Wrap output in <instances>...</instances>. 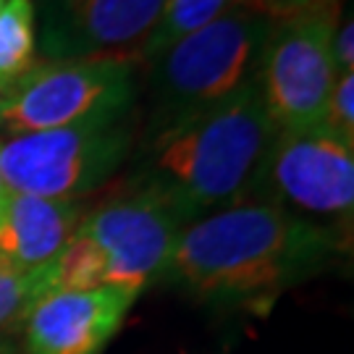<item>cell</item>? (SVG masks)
Wrapping results in <instances>:
<instances>
[{
  "instance_id": "cell-1",
  "label": "cell",
  "mask_w": 354,
  "mask_h": 354,
  "mask_svg": "<svg viewBox=\"0 0 354 354\" xmlns=\"http://www.w3.org/2000/svg\"><path fill=\"white\" fill-rule=\"evenodd\" d=\"M344 247L342 228L266 203H239L181 231L163 279L215 307H270Z\"/></svg>"
},
{
  "instance_id": "cell-2",
  "label": "cell",
  "mask_w": 354,
  "mask_h": 354,
  "mask_svg": "<svg viewBox=\"0 0 354 354\" xmlns=\"http://www.w3.org/2000/svg\"><path fill=\"white\" fill-rule=\"evenodd\" d=\"M276 134L254 76L213 111L145 145L147 155L131 189L155 197L189 226L247 203Z\"/></svg>"
},
{
  "instance_id": "cell-3",
  "label": "cell",
  "mask_w": 354,
  "mask_h": 354,
  "mask_svg": "<svg viewBox=\"0 0 354 354\" xmlns=\"http://www.w3.org/2000/svg\"><path fill=\"white\" fill-rule=\"evenodd\" d=\"M273 21L244 6H231L150 61V113L145 145L189 124L257 76Z\"/></svg>"
},
{
  "instance_id": "cell-4",
  "label": "cell",
  "mask_w": 354,
  "mask_h": 354,
  "mask_svg": "<svg viewBox=\"0 0 354 354\" xmlns=\"http://www.w3.org/2000/svg\"><path fill=\"white\" fill-rule=\"evenodd\" d=\"M131 145V115L19 134L0 140V176L8 192L79 203L124 165Z\"/></svg>"
},
{
  "instance_id": "cell-5",
  "label": "cell",
  "mask_w": 354,
  "mask_h": 354,
  "mask_svg": "<svg viewBox=\"0 0 354 354\" xmlns=\"http://www.w3.org/2000/svg\"><path fill=\"white\" fill-rule=\"evenodd\" d=\"M137 100L134 64L113 58L45 61L8 92L0 131L8 137L129 115Z\"/></svg>"
},
{
  "instance_id": "cell-6",
  "label": "cell",
  "mask_w": 354,
  "mask_h": 354,
  "mask_svg": "<svg viewBox=\"0 0 354 354\" xmlns=\"http://www.w3.org/2000/svg\"><path fill=\"white\" fill-rule=\"evenodd\" d=\"M342 8L273 21L257 66V87L279 131H323L336 66L330 39Z\"/></svg>"
},
{
  "instance_id": "cell-7",
  "label": "cell",
  "mask_w": 354,
  "mask_h": 354,
  "mask_svg": "<svg viewBox=\"0 0 354 354\" xmlns=\"http://www.w3.org/2000/svg\"><path fill=\"white\" fill-rule=\"evenodd\" d=\"M247 203L283 210L333 226L349 223L354 210V147L326 131H279L254 174Z\"/></svg>"
},
{
  "instance_id": "cell-8",
  "label": "cell",
  "mask_w": 354,
  "mask_h": 354,
  "mask_svg": "<svg viewBox=\"0 0 354 354\" xmlns=\"http://www.w3.org/2000/svg\"><path fill=\"white\" fill-rule=\"evenodd\" d=\"M184 228V221L171 207L145 192L129 189L84 213L76 231L100 247L108 286L142 294L152 281L165 276Z\"/></svg>"
},
{
  "instance_id": "cell-9",
  "label": "cell",
  "mask_w": 354,
  "mask_h": 354,
  "mask_svg": "<svg viewBox=\"0 0 354 354\" xmlns=\"http://www.w3.org/2000/svg\"><path fill=\"white\" fill-rule=\"evenodd\" d=\"M165 0H45L39 50L48 61L134 64Z\"/></svg>"
},
{
  "instance_id": "cell-10",
  "label": "cell",
  "mask_w": 354,
  "mask_h": 354,
  "mask_svg": "<svg viewBox=\"0 0 354 354\" xmlns=\"http://www.w3.org/2000/svg\"><path fill=\"white\" fill-rule=\"evenodd\" d=\"M137 297L118 286L42 294L21 323L24 354H100L124 326Z\"/></svg>"
},
{
  "instance_id": "cell-11",
  "label": "cell",
  "mask_w": 354,
  "mask_h": 354,
  "mask_svg": "<svg viewBox=\"0 0 354 354\" xmlns=\"http://www.w3.org/2000/svg\"><path fill=\"white\" fill-rule=\"evenodd\" d=\"M84 207L8 192L0 203V260L19 270L50 266L84 218Z\"/></svg>"
},
{
  "instance_id": "cell-12",
  "label": "cell",
  "mask_w": 354,
  "mask_h": 354,
  "mask_svg": "<svg viewBox=\"0 0 354 354\" xmlns=\"http://www.w3.org/2000/svg\"><path fill=\"white\" fill-rule=\"evenodd\" d=\"M231 6H236V0H165L152 32L137 53V61L142 64L155 61L171 45H176L178 39H184L187 35L215 21Z\"/></svg>"
},
{
  "instance_id": "cell-13",
  "label": "cell",
  "mask_w": 354,
  "mask_h": 354,
  "mask_svg": "<svg viewBox=\"0 0 354 354\" xmlns=\"http://www.w3.org/2000/svg\"><path fill=\"white\" fill-rule=\"evenodd\" d=\"M35 6L32 0H6L0 11V84L13 87L35 68Z\"/></svg>"
},
{
  "instance_id": "cell-14",
  "label": "cell",
  "mask_w": 354,
  "mask_h": 354,
  "mask_svg": "<svg viewBox=\"0 0 354 354\" xmlns=\"http://www.w3.org/2000/svg\"><path fill=\"white\" fill-rule=\"evenodd\" d=\"M53 289H97L105 283V257L95 241L79 234L68 239L58 257L48 266Z\"/></svg>"
},
{
  "instance_id": "cell-15",
  "label": "cell",
  "mask_w": 354,
  "mask_h": 354,
  "mask_svg": "<svg viewBox=\"0 0 354 354\" xmlns=\"http://www.w3.org/2000/svg\"><path fill=\"white\" fill-rule=\"evenodd\" d=\"M48 291V266L39 270H19L0 260V336L11 328H21L32 304Z\"/></svg>"
},
{
  "instance_id": "cell-16",
  "label": "cell",
  "mask_w": 354,
  "mask_h": 354,
  "mask_svg": "<svg viewBox=\"0 0 354 354\" xmlns=\"http://www.w3.org/2000/svg\"><path fill=\"white\" fill-rule=\"evenodd\" d=\"M323 131L354 147V71H344L336 76L326 108Z\"/></svg>"
},
{
  "instance_id": "cell-17",
  "label": "cell",
  "mask_w": 354,
  "mask_h": 354,
  "mask_svg": "<svg viewBox=\"0 0 354 354\" xmlns=\"http://www.w3.org/2000/svg\"><path fill=\"white\" fill-rule=\"evenodd\" d=\"M236 6H244L270 21H283V19H294L304 13L342 8V0H236Z\"/></svg>"
},
{
  "instance_id": "cell-18",
  "label": "cell",
  "mask_w": 354,
  "mask_h": 354,
  "mask_svg": "<svg viewBox=\"0 0 354 354\" xmlns=\"http://www.w3.org/2000/svg\"><path fill=\"white\" fill-rule=\"evenodd\" d=\"M330 55H333V66L336 71H354V19L352 13H346V19H339L333 39H330Z\"/></svg>"
},
{
  "instance_id": "cell-19",
  "label": "cell",
  "mask_w": 354,
  "mask_h": 354,
  "mask_svg": "<svg viewBox=\"0 0 354 354\" xmlns=\"http://www.w3.org/2000/svg\"><path fill=\"white\" fill-rule=\"evenodd\" d=\"M8 92H11V87H3V84H0V118H3L6 102H8Z\"/></svg>"
},
{
  "instance_id": "cell-20",
  "label": "cell",
  "mask_w": 354,
  "mask_h": 354,
  "mask_svg": "<svg viewBox=\"0 0 354 354\" xmlns=\"http://www.w3.org/2000/svg\"><path fill=\"white\" fill-rule=\"evenodd\" d=\"M0 354H13V346H8L3 339H0Z\"/></svg>"
},
{
  "instance_id": "cell-21",
  "label": "cell",
  "mask_w": 354,
  "mask_h": 354,
  "mask_svg": "<svg viewBox=\"0 0 354 354\" xmlns=\"http://www.w3.org/2000/svg\"><path fill=\"white\" fill-rule=\"evenodd\" d=\"M6 194H8V187H6V184H3V176H0V203H3V200H6Z\"/></svg>"
},
{
  "instance_id": "cell-22",
  "label": "cell",
  "mask_w": 354,
  "mask_h": 354,
  "mask_svg": "<svg viewBox=\"0 0 354 354\" xmlns=\"http://www.w3.org/2000/svg\"><path fill=\"white\" fill-rule=\"evenodd\" d=\"M3 6H6V0H0V11H3Z\"/></svg>"
}]
</instances>
